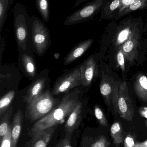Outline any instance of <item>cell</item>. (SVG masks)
I'll return each instance as SVG.
<instances>
[{
  "label": "cell",
  "instance_id": "9a60e30c",
  "mask_svg": "<svg viewBox=\"0 0 147 147\" xmlns=\"http://www.w3.org/2000/svg\"><path fill=\"white\" fill-rule=\"evenodd\" d=\"M46 82V79L41 78L38 79L30 86L25 97V101L27 103L35 98L42 92Z\"/></svg>",
  "mask_w": 147,
  "mask_h": 147
},
{
  "label": "cell",
  "instance_id": "7c38bea8",
  "mask_svg": "<svg viewBox=\"0 0 147 147\" xmlns=\"http://www.w3.org/2000/svg\"><path fill=\"white\" fill-rule=\"evenodd\" d=\"M94 42L93 39L90 38L78 43L65 57L63 63L68 65L76 61L87 51Z\"/></svg>",
  "mask_w": 147,
  "mask_h": 147
},
{
  "label": "cell",
  "instance_id": "8fae6325",
  "mask_svg": "<svg viewBox=\"0 0 147 147\" xmlns=\"http://www.w3.org/2000/svg\"><path fill=\"white\" fill-rule=\"evenodd\" d=\"M82 85L89 86L95 77L97 72L96 62L93 57L91 56L80 66Z\"/></svg>",
  "mask_w": 147,
  "mask_h": 147
},
{
  "label": "cell",
  "instance_id": "30bf717a",
  "mask_svg": "<svg viewBox=\"0 0 147 147\" xmlns=\"http://www.w3.org/2000/svg\"><path fill=\"white\" fill-rule=\"evenodd\" d=\"M139 32H136L131 37L119 46L124 55L125 59L131 63L137 58L138 56V48L139 40Z\"/></svg>",
  "mask_w": 147,
  "mask_h": 147
},
{
  "label": "cell",
  "instance_id": "ba28073f",
  "mask_svg": "<svg viewBox=\"0 0 147 147\" xmlns=\"http://www.w3.org/2000/svg\"><path fill=\"white\" fill-rule=\"evenodd\" d=\"M80 85L82 80L80 67L60 78L54 85L51 94L53 95H57L67 93Z\"/></svg>",
  "mask_w": 147,
  "mask_h": 147
},
{
  "label": "cell",
  "instance_id": "7402d4cb",
  "mask_svg": "<svg viewBox=\"0 0 147 147\" xmlns=\"http://www.w3.org/2000/svg\"><path fill=\"white\" fill-rule=\"evenodd\" d=\"M15 96V92L13 90L8 92L4 95L0 100V116L1 117L7 110Z\"/></svg>",
  "mask_w": 147,
  "mask_h": 147
},
{
  "label": "cell",
  "instance_id": "603a6c76",
  "mask_svg": "<svg viewBox=\"0 0 147 147\" xmlns=\"http://www.w3.org/2000/svg\"><path fill=\"white\" fill-rule=\"evenodd\" d=\"M12 107L9 109L7 113L1 117L0 124V139H1L7 132L9 128L10 118L11 115Z\"/></svg>",
  "mask_w": 147,
  "mask_h": 147
},
{
  "label": "cell",
  "instance_id": "f546056e",
  "mask_svg": "<svg viewBox=\"0 0 147 147\" xmlns=\"http://www.w3.org/2000/svg\"><path fill=\"white\" fill-rule=\"evenodd\" d=\"M136 1V0H121V4L118 10L119 14L121 13L127 7L135 2Z\"/></svg>",
  "mask_w": 147,
  "mask_h": 147
},
{
  "label": "cell",
  "instance_id": "e0dca14e",
  "mask_svg": "<svg viewBox=\"0 0 147 147\" xmlns=\"http://www.w3.org/2000/svg\"><path fill=\"white\" fill-rule=\"evenodd\" d=\"M30 51L21 52L20 57L26 73L29 76L33 77L36 75V67L35 60L30 53Z\"/></svg>",
  "mask_w": 147,
  "mask_h": 147
},
{
  "label": "cell",
  "instance_id": "cb8c5ba5",
  "mask_svg": "<svg viewBox=\"0 0 147 147\" xmlns=\"http://www.w3.org/2000/svg\"><path fill=\"white\" fill-rule=\"evenodd\" d=\"M147 5V0H136L135 2L127 7L119 15L123 16L131 12L142 9Z\"/></svg>",
  "mask_w": 147,
  "mask_h": 147
},
{
  "label": "cell",
  "instance_id": "484cf974",
  "mask_svg": "<svg viewBox=\"0 0 147 147\" xmlns=\"http://www.w3.org/2000/svg\"><path fill=\"white\" fill-rule=\"evenodd\" d=\"M121 0H113L112 1L107 5L103 10V16L109 15L117 9H119L121 4Z\"/></svg>",
  "mask_w": 147,
  "mask_h": 147
},
{
  "label": "cell",
  "instance_id": "44dd1931",
  "mask_svg": "<svg viewBox=\"0 0 147 147\" xmlns=\"http://www.w3.org/2000/svg\"><path fill=\"white\" fill-rule=\"evenodd\" d=\"M111 133L115 144H120L123 141V129L120 122H115L111 125Z\"/></svg>",
  "mask_w": 147,
  "mask_h": 147
},
{
  "label": "cell",
  "instance_id": "8992f818",
  "mask_svg": "<svg viewBox=\"0 0 147 147\" xmlns=\"http://www.w3.org/2000/svg\"><path fill=\"white\" fill-rule=\"evenodd\" d=\"M117 109L120 117L125 120L131 121L135 115L132 101L128 92L126 82L120 83L117 98Z\"/></svg>",
  "mask_w": 147,
  "mask_h": 147
},
{
  "label": "cell",
  "instance_id": "836d02e7",
  "mask_svg": "<svg viewBox=\"0 0 147 147\" xmlns=\"http://www.w3.org/2000/svg\"><path fill=\"white\" fill-rule=\"evenodd\" d=\"M138 113L142 117L147 119V107H143L139 108L138 110Z\"/></svg>",
  "mask_w": 147,
  "mask_h": 147
},
{
  "label": "cell",
  "instance_id": "4dcf8cb0",
  "mask_svg": "<svg viewBox=\"0 0 147 147\" xmlns=\"http://www.w3.org/2000/svg\"><path fill=\"white\" fill-rule=\"evenodd\" d=\"M135 144L134 139L131 135H128L125 139L124 146L125 147H134Z\"/></svg>",
  "mask_w": 147,
  "mask_h": 147
},
{
  "label": "cell",
  "instance_id": "ac0fdd59",
  "mask_svg": "<svg viewBox=\"0 0 147 147\" xmlns=\"http://www.w3.org/2000/svg\"><path fill=\"white\" fill-rule=\"evenodd\" d=\"M36 5L37 10L42 18L43 21L45 23H48L50 15L49 1L36 0Z\"/></svg>",
  "mask_w": 147,
  "mask_h": 147
},
{
  "label": "cell",
  "instance_id": "e575fe53",
  "mask_svg": "<svg viewBox=\"0 0 147 147\" xmlns=\"http://www.w3.org/2000/svg\"><path fill=\"white\" fill-rule=\"evenodd\" d=\"M134 147H147V140L142 142H137Z\"/></svg>",
  "mask_w": 147,
  "mask_h": 147
},
{
  "label": "cell",
  "instance_id": "1f68e13d",
  "mask_svg": "<svg viewBox=\"0 0 147 147\" xmlns=\"http://www.w3.org/2000/svg\"><path fill=\"white\" fill-rule=\"evenodd\" d=\"M56 147H71L72 145L71 144L70 140L67 138H64L60 141L56 145Z\"/></svg>",
  "mask_w": 147,
  "mask_h": 147
},
{
  "label": "cell",
  "instance_id": "f1b7e54d",
  "mask_svg": "<svg viewBox=\"0 0 147 147\" xmlns=\"http://www.w3.org/2000/svg\"><path fill=\"white\" fill-rule=\"evenodd\" d=\"M124 55L121 49L118 50L117 55V61L119 67L123 71L125 70V62Z\"/></svg>",
  "mask_w": 147,
  "mask_h": 147
},
{
  "label": "cell",
  "instance_id": "6da1fadb",
  "mask_svg": "<svg viewBox=\"0 0 147 147\" xmlns=\"http://www.w3.org/2000/svg\"><path fill=\"white\" fill-rule=\"evenodd\" d=\"M78 102L76 93L66 94L49 114L35 123L30 130L29 135L33 136L37 131L62 123L65 121V119L69 117Z\"/></svg>",
  "mask_w": 147,
  "mask_h": 147
},
{
  "label": "cell",
  "instance_id": "d6a6232c",
  "mask_svg": "<svg viewBox=\"0 0 147 147\" xmlns=\"http://www.w3.org/2000/svg\"><path fill=\"white\" fill-rule=\"evenodd\" d=\"M5 42L4 41V39L3 38L2 35L1 34L0 36V51H1V60L2 59V54L4 52V50H5Z\"/></svg>",
  "mask_w": 147,
  "mask_h": 147
},
{
  "label": "cell",
  "instance_id": "d6986e66",
  "mask_svg": "<svg viewBox=\"0 0 147 147\" xmlns=\"http://www.w3.org/2000/svg\"><path fill=\"white\" fill-rule=\"evenodd\" d=\"M14 0H0V33L3 30L7 18V13Z\"/></svg>",
  "mask_w": 147,
  "mask_h": 147
},
{
  "label": "cell",
  "instance_id": "ffe728a7",
  "mask_svg": "<svg viewBox=\"0 0 147 147\" xmlns=\"http://www.w3.org/2000/svg\"><path fill=\"white\" fill-rule=\"evenodd\" d=\"M136 29L131 26H127L120 31L117 36L116 44L121 45L128 40L131 36L136 31Z\"/></svg>",
  "mask_w": 147,
  "mask_h": 147
},
{
  "label": "cell",
  "instance_id": "52a82bcc",
  "mask_svg": "<svg viewBox=\"0 0 147 147\" xmlns=\"http://www.w3.org/2000/svg\"><path fill=\"white\" fill-rule=\"evenodd\" d=\"M120 84L115 81L113 78L103 75L100 85V91L105 102L107 105H109L111 102L112 103L115 113L118 112V94Z\"/></svg>",
  "mask_w": 147,
  "mask_h": 147
},
{
  "label": "cell",
  "instance_id": "4fadbf2b",
  "mask_svg": "<svg viewBox=\"0 0 147 147\" xmlns=\"http://www.w3.org/2000/svg\"><path fill=\"white\" fill-rule=\"evenodd\" d=\"M82 110V104L78 101L65 124V130L67 132L71 134L80 125L81 120Z\"/></svg>",
  "mask_w": 147,
  "mask_h": 147
},
{
  "label": "cell",
  "instance_id": "4316f807",
  "mask_svg": "<svg viewBox=\"0 0 147 147\" xmlns=\"http://www.w3.org/2000/svg\"><path fill=\"white\" fill-rule=\"evenodd\" d=\"M11 125H9L7 132L5 136L0 139L1 147H11L12 144Z\"/></svg>",
  "mask_w": 147,
  "mask_h": 147
},
{
  "label": "cell",
  "instance_id": "d4e9b609",
  "mask_svg": "<svg viewBox=\"0 0 147 147\" xmlns=\"http://www.w3.org/2000/svg\"><path fill=\"white\" fill-rule=\"evenodd\" d=\"M94 113L95 117L99 123L105 127L107 126L108 125V123L105 115L101 108L97 105L94 106Z\"/></svg>",
  "mask_w": 147,
  "mask_h": 147
},
{
  "label": "cell",
  "instance_id": "2e32d148",
  "mask_svg": "<svg viewBox=\"0 0 147 147\" xmlns=\"http://www.w3.org/2000/svg\"><path fill=\"white\" fill-rule=\"evenodd\" d=\"M135 92L138 98L147 103V76L139 74L134 83Z\"/></svg>",
  "mask_w": 147,
  "mask_h": 147
},
{
  "label": "cell",
  "instance_id": "d590c367",
  "mask_svg": "<svg viewBox=\"0 0 147 147\" xmlns=\"http://www.w3.org/2000/svg\"><path fill=\"white\" fill-rule=\"evenodd\" d=\"M88 1V0H77L75 4H74L72 8H74L75 7H76L78 6L79 5L81 4L82 3L85 2V1Z\"/></svg>",
  "mask_w": 147,
  "mask_h": 147
},
{
  "label": "cell",
  "instance_id": "9c48e42d",
  "mask_svg": "<svg viewBox=\"0 0 147 147\" xmlns=\"http://www.w3.org/2000/svg\"><path fill=\"white\" fill-rule=\"evenodd\" d=\"M57 126L49 127L37 131L30 141L26 142V146L31 147H45L52 138Z\"/></svg>",
  "mask_w": 147,
  "mask_h": 147
},
{
  "label": "cell",
  "instance_id": "5b68a950",
  "mask_svg": "<svg viewBox=\"0 0 147 147\" xmlns=\"http://www.w3.org/2000/svg\"><path fill=\"white\" fill-rule=\"evenodd\" d=\"M105 0H94L67 17L63 22L66 26L86 22L92 18L103 7Z\"/></svg>",
  "mask_w": 147,
  "mask_h": 147
},
{
  "label": "cell",
  "instance_id": "3957f363",
  "mask_svg": "<svg viewBox=\"0 0 147 147\" xmlns=\"http://www.w3.org/2000/svg\"><path fill=\"white\" fill-rule=\"evenodd\" d=\"M30 42L31 48L39 56L44 55L51 45L49 28L36 16L30 17Z\"/></svg>",
  "mask_w": 147,
  "mask_h": 147
},
{
  "label": "cell",
  "instance_id": "8d00e7d4",
  "mask_svg": "<svg viewBox=\"0 0 147 147\" xmlns=\"http://www.w3.org/2000/svg\"><path fill=\"white\" fill-rule=\"evenodd\" d=\"M145 125H146V127H147V120H146V121H145Z\"/></svg>",
  "mask_w": 147,
  "mask_h": 147
},
{
  "label": "cell",
  "instance_id": "7a4b0ae2",
  "mask_svg": "<svg viewBox=\"0 0 147 147\" xmlns=\"http://www.w3.org/2000/svg\"><path fill=\"white\" fill-rule=\"evenodd\" d=\"M13 26L16 43L20 52L30 50V17L26 7L20 2L14 7Z\"/></svg>",
  "mask_w": 147,
  "mask_h": 147
},
{
  "label": "cell",
  "instance_id": "277c9868",
  "mask_svg": "<svg viewBox=\"0 0 147 147\" xmlns=\"http://www.w3.org/2000/svg\"><path fill=\"white\" fill-rule=\"evenodd\" d=\"M52 95L48 89L27 103L26 111L31 121H36L43 117L58 104V100Z\"/></svg>",
  "mask_w": 147,
  "mask_h": 147
},
{
  "label": "cell",
  "instance_id": "83f0119b",
  "mask_svg": "<svg viewBox=\"0 0 147 147\" xmlns=\"http://www.w3.org/2000/svg\"><path fill=\"white\" fill-rule=\"evenodd\" d=\"M111 144V142L107 139L104 136L100 137L95 142H94L92 145V147H107Z\"/></svg>",
  "mask_w": 147,
  "mask_h": 147
},
{
  "label": "cell",
  "instance_id": "5bb4252c",
  "mask_svg": "<svg viewBox=\"0 0 147 147\" xmlns=\"http://www.w3.org/2000/svg\"><path fill=\"white\" fill-rule=\"evenodd\" d=\"M23 118L22 111L19 110L14 115L11 124V147H16L18 144L22 130Z\"/></svg>",
  "mask_w": 147,
  "mask_h": 147
}]
</instances>
